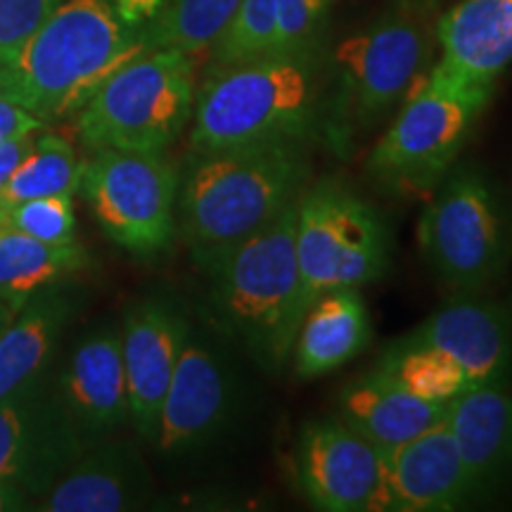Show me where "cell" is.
<instances>
[{"instance_id": "9c48e42d", "label": "cell", "mask_w": 512, "mask_h": 512, "mask_svg": "<svg viewBox=\"0 0 512 512\" xmlns=\"http://www.w3.org/2000/svg\"><path fill=\"white\" fill-rule=\"evenodd\" d=\"M297 266L304 316L332 290H361L384 275L387 230L382 216L339 183L304 188L297 202Z\"/></svg>"}, {"instance_id": "3957f363", "label": "cell", "mask_w": 512, "mask_h": 512, "mask_svg": "<svg viewBox=\"0 0 512 512\" xmlns=\"http://www.w3.org/2000/svg\"><path fill=\"white\" fill-rule=\"evenodd\" d=\"M309 171L306 140L190 152L178 171L176 233L204 266L297 202Z\"/></svg>"}, {"instance_id": "7402d4cb", "label": "cell", "mask_w": 512, "mask_h": 512, "mask_svg": "<svg viewBox=\"0 0 512 512\" xmlns=\"http://www.w3.org/2000/svg\"><path fill=\"white\" fill-rule=\"evenodd\" d=\"M335 0H242L211 46V64L285 53L316 41Z\"/></svg>"}, {"instance_id": "e575fe53", "label": "cell", "mask_w": 512, "mask_h": 512, "mask_svg": "<svg viewBox=\"0 0 512 512\" xmlns=\"http://www.w3.org/2000/svg\"><path fill=\"white\" fill-rule=\"evenodd\" d=\"M8 204L5 202H0V233H3L5 230V221H8Z\"/></svg>"}, {"instance_id": "ac0fdd59", "label": "cell", "mask_w": 512, "mask_h": 512, "mask_svg": "<svg viewBox=\"0 0 512 512\" xmlns=\"http://www.w3.org/2000/svg\"><path fill=\"white\" fill-rule=\"evenodd\" d=\"M62 411L83 439H102L131 420L121 332L86 337L62 377Z\"/></svg>"}, {"instance_id": "ffe728a7", "label": "cell", "mask_w": 512, "mask_h": 512, "mask_svg": "<svg viewBox=\"0 0 512 512\" xmlns=\"http://www.w3.org/2000/svg\"><path fill=\"white\" fill-rule=\"evenodd\" d=\"M444 425L463 456L477 498L512 475V394L508 387H472L448 401Z\"/></svg>"}, {"instance_id": "7a4b0ae2", "label": "cell", "mask_w": 512, "mask_h": 512, "mask_svg": "<svg viewBox=\"0 0 512 512\" xmlns=\"http://www.w3.org/2000/svg\"><path fill=\"white\" fill-rule=\"evenodd\" d=\"M328 67L320 43L211 64L195 91L190 152L306 140L320 124Z\"/></svg>"}, {"instance_id": "ba28073f", "label": "cell", "mask_w": 512, "mask_h": 512, "mask_svg": "<svg viewBox=\"0 0 512 512\" xmlns=\"http://www.w3.org/2000/svg\"><path fill=\"white\" fill-rule=\"evenodd\" d=\"M418 245L441 285L458 297L479 294L498 278L505 261V221L489 178L477 166L453 164L427 197Z\"/></svg>"}, {"instance_id": "44dd1931", "label": "cell", "mask_w": 512, "mask_h": 512, "mask_svg": "<svg viewBox=\"0 0 512 512\" xmlns=\"http://www.w3.org/2000/svg\"><path fill=\"white\" fill-rule=\"evenodd\" d=\"M437 41L446 72L494 88L512 62V0H460L439 19Z\"/></svg>"}, {"instance_id": "277c9868", "label": "cell", "mask_w": 512, "mask_h": 512, "mask_svg": "<svg viewBox=\"0 0 512 512\" xmlns=\"http://www.w3.org/2000/svg\"><path fill=\"white\" fill-rule=\"evenodd\" d=\"M297 202L202 266L216 316L268 373L285 368L304 318Z\"/></svg>"}, {"instance_id": "30bf717a", "label": "cell", "mask_w": 512, "mask_h": 512, "mask_svg": "<svg viewBox=\"0 0 512 512\" xmlns=\"http://www.w3.org/2000/svg\"><path fill=\"white\" fill-rule=\"evenodd\" d=\"M79 192L102 233L126 252L155 256L174 242L178 169L166 152L95 150Z\"/></svg>"}, {"instance_id": "d6986e66", "label": "cell", "mask_w": 512, "mask_h": 512, "mask_svg": "<svg viewBox=\"0 0 512 512\" xmlns=\"http://www.w3.org/2000/svg\"><path fill=\"white\" fill-rule=\"evenodd\" d=\"M448 403L425 401L408 392L387 370L373 368L339 392L337 418L382 453L406 444L444 422Z\"/></svg>"}, {"instance_id": "cb8c5ba5", "label": "cell", "mask_w": 512, "mask_h": 512, "mask_svg": "<svg viewBox=\"0 0 512 512\" xmlns=\"http://www.w3.org/2000/svg\"><path fill=\"white\" fill-rule=\"evenodd\" d=\"M72 316V302L53 285L36 292L0 332V401L34 389Z\"/></svg>"}, {"instance_id": "4fadbf2b", "label": "cell", "mask_w": 512, "mask_h": 512, "mask_svg": "<svg viewBox=\"0 0 512 512\" xmlns=\"http://www.w3.org/2000/svg\"><path fill=\"white\" fill-rule=\"evenodd\" d=\"M188 335V318L169 299H140L126 311L121 351H124L128 408L138 434L147 441H155L164 394Z\"/></svg>"}, {"instance_id": "6da1fadb", "label": "cell", "mask_w": 512, "mask_h": 512, "mask_svg": "<svg viewBox=\"0 0 512 512\" xmlns=\"http://www.w3.org/2000/svg\"><path fill=\"white\" fill-rule=\"evenodd\" d=\"M164 0H60L46 22L0 57V98L46 124L76 117L110 76L145 53Z\"/></svg>"}, {"instance_id": "4dcf8cb0", "label": "cell", "mask_w": 512, "mask_h": 512, "mask_svg": "<svg viewBox=\"0 0 512 512\" xmlns=\"http://www.w3.org/2000/svg\"><path fill=\"white\" fill-rule=\"evenodd\" d=\"M46 121L38 119L36 114L15 105V102L0 98V143L12 138L34 136V133L46 131Z\"/></svg>"}, {"instance_id": "f546056e", "label": "cell", "mask_w": 512, "mask_h": 512, "mask_svg": "<svg viewBox=\"0 0 512 512\" xmlns=\"http://www.w3.org/2000/svg\"><path fill=\"white\" fill-rule=\"evenodd\" d=\"M60 0H0V57L15 53Z\"/></svg>"}, {"instance_id": "d6a6232c", "label": "cell", "mask_w": 512, "mask_h": 512, "mask_svg": "<svg viewBox=\"0 0 512 512\" xmlns=\"http://www.w3.org/2000/svg\"><path fill=\"white\" fill-rule=\"evenodd\" d=\"M29 494L15 484L0 482V512H17L29 510Z\"/></svg>"}, {"instance_id": "8fae6325", "label": "cell", "mask_w": 512, "mask_h": 512, "mask_svg": "<svg viewBox=\"0 0 512 512\" xmlns=\"http://www.w3.org/2000/svg\"><path fill=\"white\" fill-rule=\"evenodd\" d=\"M294 477L316 510L389 512L382 451L337 415L302 427L294 444Z\"/></svg>"}, {"instance_id": "8992f818", "label": "cell", "mask_w": 512, "mask_h": 512, "mask_svg": "<svg viewBox=\"0 0 512 512\" xmlns=\"http://www.w3.org/2000/svg\"><path fill=\"white\" fill-rule=\"evenodd\" d=\"M195 91V55L174 48L145 50L76 112V131L93 152L159 155L190 124Z\"/></svg>"}, {"instance_id": "2e32d148", "label": "cell", "mask_w": 512, "mask_h": 512, "mask_svg": "<svg viewBox=\"0 0 512 512\" xmlns=\"http://www.w3.org/2000/svg\"><path fill=\"white\" fill-rule=\"evenodd\" d=\"M382 456L389 512H448L477 498L465 460L444 422Z\"/></svg>"}, {"instance_id": "5b68a950", "label": "cell", "mask_w": 512, "mask_h": 512, "mask_svg": "<svg viewBox=\"0 0 512 512\" xmlns=\"http://www.w3.org/2000/svg\"><path fill=\"white\" fill-rule=\"evenodd\" d=\"M491 93V86L432 67L370 150L366 169L373 183L403 200H427L456 164Z\"/></svg>"}, {"instance_id": "e0dca14e", "label": "cell", "mask_w": 512, "mask_h": 512, "mask_svg": "<svg viewBox=\"0 0 512 512\" xmlns=\"http://www.w3.org/2000/svg\"><path fill=\"white\" fill-rule=\"evenodd\" d=\"M150 494V475L138 448L128 441L86 446L53 486L38 510L121 512L136 510Z\"/></svg>"}, {"instance_id": "4316f807", "label": "cell", "mask_w": 512, "mask_h": 512, "mask_svg": "<svg viewBox=\"0 0 512 512\" xmlns=\"http://www.w3.org/2000/svg\"><path fill=\"white\" fill-rule=\"evenodd\" d=\"M242 0H164L150 31L147 48H174L200 55L219 41Z\"/></svg>"}, {"instance_id": "52a82bcc", "label": "cell", "mask_w": 512, "mask_h": 512, "mask_svg": "<svg viewBox=\"0 0 512 512\" xmlns=\"http://www.w3.org/2000/svg\"><path fill=\"white\" fill-rule=\"evenodd\" d=\"M430 38L408 17H384L339 43L332 60V88L325 93V140L337 155L354 152L358 140L380 124L422 81Z\"/></svg>"}, {"instance_id": "603a6c76", "label": "cell", "mask_w": 512, "mask_h": 512, "mask_svg": "<svg viewBox=\"0 0 512 512\" xmlns=\"http://www.w3.org/2000/svg\"><path fill=\"white\" fill-rule=\"evenodd\" d=\"M373 339L368 306L358 290L325 292L311 304L292 347L294 373L316 380L366 351Z\"/></svg>"}, {"instance_id": "1f68e13d", "label": "cell", "mask_w": 512, "mask_h": 512, "mask_svg": "<svg viewBox=\"0 0 512 512\" xmlns=\"http://www.w3.org/2000/svg\"><path fill=\"white\" fill-rule=\"evenodd\" d=\"M36 136H24V138H12V140H3L0 143V188L10 181V176L15 174V169L24 162V157L34 150L36 145Z\"/></svg>"}, {"instance_id": "83f0119b", "label": "cell", "mask_w": 512, "mask_h": 512, "mask_svg": "<svg viewBox=\"0 0 512 512\" xmlns=\"http://www.w3.org/2000/svg\"><path fill=\"white\" fill-rule=\"evenodd\" d=\"M375 366L387 370L408 392L425 401L448 403L472 389L465 370L451 356L403 337L384 351Z\"/></svg>"}, {"instance_id": "f1b7e54d", "label": "cell", "mask_w": 512, "mask_h": 512, "mask_svg": "<svg viewBox=\"0 0 512 512\" xmlns=\"http://www.w3.org/2000/svg\"><path fill=\"white\" fill-rule=\"evenodd\" d=\"M5 230H17V233L48 242V245H72L76 242L72 197H38V200L12 204Z\"/></svg>"}, {"instance_id": "5bb4252c", "label": "cell", "mask_w": 512, "mask_h": 512, "mask_svg": "<svg viewBox=\"0 0 512 512\" xmlns=\"http://www.w3.org/2000/svg\"><path fill=\"white\" fill-rule=\"evenodd\" d=\"M83 448L67 413L36 401L34 389L0 401V482L46 494Z\"/></svg>"}, {"instance_id": "9a60e30c", "label": "cell", "mask_w": 512, "mask_h": 512, "mask_svg": "<svg viewBox=\"0 0 512 512\" xmlns=\"http://www.w3.org/2000/svg\"><path fill=\"white\" fill-rule=\"evenodd\" d=\"M403 339L444 351L465 370L472 387L501 384L512 375V323L501 306L472 297H456Z\"/></svg>"}, {"instance_id": "d4e9b609", "label": "cell", "mask_w": 512, "mask_h": 512, "mask_svg": "<svg viewBox=\"0 0 512 512\" xmlns=\"http://www.w3.org/2000/svg\"><path fill=\"white\" fill-rule=\"evenodd\" d=\"M88 266L81 245H48L17 230L0 233V299L19 311L36 292Z\"/></svg>"}, {"instance_id": "7c38bea8", "label": "cell", "mask_w": 512, "mask_h": 512, "mask_svg": "<svg viewBox=\"0 0 512 512\" xmlns=\"http://www.w3.org/2000/svg\"><path fill=\"white\" fill-rule=\"evenodd\" d=\"M233 375L207 342L188 335L159 411L155 444L181 456L207 446L233 413Z\"/></svg>"}, {"instance_id": "836d02e7", "label": "cell", "mask_w": 512, "mask_h": 512, "mask_svg": "<svg viewBox=\"0 0 512 512\" xmlns=\"http://www.w3.org/2000/svg\"><path fill=\"white\" fill-rule=\"evenodd\" d=\"M15 309H12V306L8 304V302H3V299H0V332L5 330V325L10 323L12 320V316H15Z\"/></svg>"}, {"instance_id": "484cf974", "label": "cell", "mask_w": 512, "mask_h": 512, "mask_svg": "<svg viewBox=\"0 0 512 512\" xmlns=\"http://www.w3.org/2000/svg\"><path fill=\"white\" fill-rule=\"evenodd\" d=\"M83 166L74 145L57 133L41 131L34 150L17 166L10 181L0 188V202L8 207L38 197H74L81 188Z\"/></svg>"}]
</instances>
